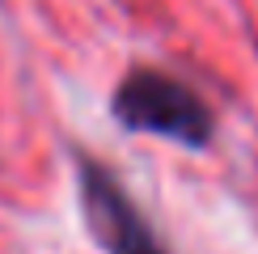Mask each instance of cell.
<instances>
[{"mask_svg": "<svg viewBox=\"0 0 258 254\" xmlns=\"http://www.w3.org/2000/svg\"><path fill=\"white\" fill-rule=\"evenodd\" d=\"M72 174H77V204L93 246L102 254H174L144 208L132 199L123 178L102 157L72 144Z\"/></svg>", "mask_w": 258, "mask_h": 254, "instance_id": "cell-2", "label": "cell"}, {"mask_svg": "<svg viewBox=\"0 0 258 254\" xmlns=\"http://www.w3.org/2000/svg\"><path fill=\"white\" fill-rule=\"evenodd\" d=\"M110 119L132 136H161L182 148H212L216 110L190 81L157 64H132L110 89Z\"/></svg>", "mask_w": 258, "mask_h": 254, "instance_id": "cell-1", "label": "cell"}]
</instances>
